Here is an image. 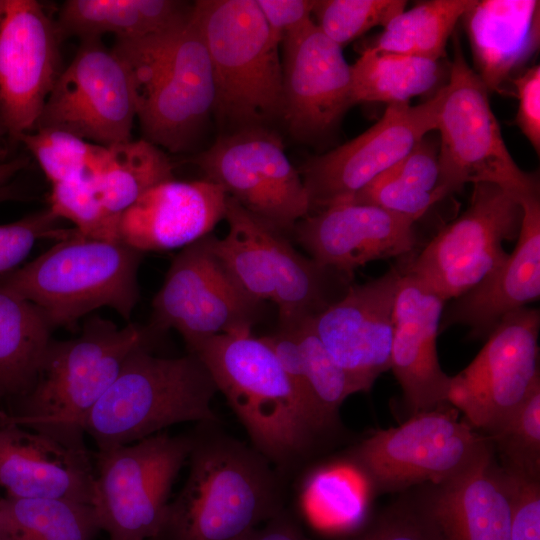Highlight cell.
<instances>
[{
	"instance_id": "2",
	"label": "cell",
	"mask_w": 540,
	"mask_h": 540,
	"mask_svg": "<svg viewBox=\"0 0 540 540\" xmlns=\"http://www.w3.org/2000/svg\"><path fill=\"white\" fill-rule=\"evenodd\" d=\"M150 334L136 324L119 327L98 316L86 319L77 337L50 341L19 408L14 413L0 411V417L69 448L87 451L83 425L88 413L115 381L130 353L148 344Z\"/></svg>"
},
{
	"instance_id": "19",
	"label": "cell",
	"mask_w": 540,
	"mask_h": 540,
	"mask_svg": "<svg viewBox=\"0 0 540 540\" xmlns=\"http://www.w3.org/2000/svg\"><path fill=\"white\" fill-rule=\"evenodd\" d=\"M283 115L299 140L325 135L354 105L351 65L311 19L281 42Z\"/></svg>"
},
{
	"instance_id": "39",
	"label": "cell",
	"mask_w": 540,
	"mask_h": 540,
	"mask_svg": "<svg viewBox=\"0 0 540 540\" xmlns=\"http://www.w3.org/2000/svg\"><path fill=\"white\" fill-rule=\"evenodd\" d=\"M404 0H316L315 24L341 48L405 10Z\"/></svg>"
},
{
	"instance_id": "4",
	"label": "cell",
	"mask_w": 540,
	"mask_h": 540,
	"mask_svg": "<svg viewBox=\"0 0 540 540\" xmlns=\"http://www.w3.org/2000/svg\"><path fill=\"white\" fill-rule=\"evenodd\" d=\"M189 353L205 365L270 463L287 466L308 451L322 429L262 337L251 331L216 335Z\"/></svg>"
},
{
	"instance_id": "17",
	"label": "cell",
	"mask_w": 540,
	"mask_h": 540,
	"mask_svg": "<svg viewBox=\"0 0 540 540\" xmlns=\"http://www.w3.org/2000/svg\"><path fill=\"white\" fill-rule=\"evenodd\" d=\"M440 89L417 106L388 104L382 117L349 142L310 158L301 178L311 210L348 202L405 157L427 133L435 131Z\"/></svg>"
},
{
	"instance_id": "42",
	"label": "cell",
	"mask_w": 540,
	"mask_h": 540,
	"mask_svg": "<svg viewBox=\"0 0 540 540\" xmlns=\"http://www.w3.org/2000/svg\"><path fill=\"white\" fill-rule=\"evenodd\" d=\"M505 472L511 484L512 512L509 540H540L539 479Z\"/></svg>"
},
{
	"instance_id": "33",
	"label": "cell",
	"mask_w": 540,
	"mask_h": 540,
	"mask_svg": "<svg viewBox=\"0 0 540 540\" xmlns=\"http://www.w3.org/2000/svg\"><path fill=\"white\" fill-rule=\"evenodd\" d=\"M476 0H430L395 16L367 47L440 61L456 23Z\"/></svg>"
},
{
	"instance_id": "9",
	"label": "cell",
	"mask_w": 540,
	"mask_h": 540,
	"mask_svg": "<svg viewBox=\"0 0 540 540\" xmlns=\"http://www.w3.org/2000/svg\"><path fill=\"white\" fill-rule=\"evenodd\" d=\"M453 42L435 129L440 134L438 189L446 197L467 183H492L517 200L539 193L536 176L520 169L507 149L488 89L466 61L458 39Z\"/></svg>"
},
{
	"instance_id": "53",
	"label": "cell",
	"mask_w": 540,
	"mask_h": 540,
	"mask_svg": "<svg viewBox=\"0 0 540 540\" xmlns=\"http://www.w3.org/2000/svg\"><path fill=\"white\" fill-rule=\"evenodd\" d=\"M1 499V498H0Z\"/></svg>"
},
{
	"instance_id": "43",
	"label": "cell",
	"mask_w": 540,
	"mask_h": 540,
	"mask_svg": "<svg viewBox=\"0 0 540 540\" xmlns=\"http://www.w3.org/2000/svg\"><path fill=\"white\" fill-rule=\"evenodd\" d=\"M262 339L275 354L281 367L320 428L322 430L327 428L313 401L306 376L303 354L293 330L279 327L278 332L263 336Z\"/></svg>"
},
{
	"instance_id": "24",
	"label": "cell",
	"mask_w": 540,
	"mask_h": 540,
	"mask_svg": "<svg viewBox=\"0 0 540 540\" xmlns=\"http://www.w3.org/2000/svg\"><path fill=\"white\" fill-rule=\"evenodd\" d=\"M434 486L414 511L432 540H509L511 484L493 453Z\"/></svg>"
},
{
	"instance_id": "44",
	"label": "cell",
	"mask_w": 540,
	"mask_h": 540,
	"mask_svg": "<svg viewBox=\"0 0 540 540\" xmlns=\"http://www.w3.org/2000/svg\"><path fill=\"white\" fill-rule=\"evenodd\" d=\"M516 90L518 110L515 124L537 154L540 150V67L535 65L510 80Z\"/></svg>"
},
{
	"instance_id": "51",
	"label": "cell",
	"mask_w": 540,
	"mask_h": 540,
	"mask_svg": "<svg viewBox=\"0 0 540 540\" xmlns=\"http://www.w3.org/2000/svg\"><path fill=\"white\" fill-rule=\"evenodd\" d=\"M3 2H4V0H0V10H1L2 6H3Z\"/></svg>"
},
{
	"instance_id": "20",
	"label": "cell",
	"mask_w": 540,
	"mask_h": 540,
	"mask_svg": "<svg viewBox=\"0 0 540 540\" xmlns=\"http://www.w3.org/2000/svg\"><path fill=\"white\" fill-rule=\"evenodd\" d=\"M402 273V267H392L377 279L351 284L339 300L311 318L327 352L358 392L368 391L391 367L394 304Z\"/></svg>"
},
{
	"instance_id": "48",
	"label": "cell",
	"mask_w": 540,
	"mask_h": 540,
	"mask_svg": "<svg viewBox=\"0 0 540 540\" xmlns=\"http://www.w3.org/2000/svg\"><path fill=\"white\" fill-rule=\"evenodd\" d=\"M28 164L27 158L18 157L0 162V202L12 198L13 189L9 186L10 179Z\"/></svg>"
},
{
	"instance_id": "37",
	"label": "cell",
	"mask_w": 540,
	"mask_h": 540,
	"mask_svg": "<svg viewBox=\"0 0 540 540\" xmlns=\"http://www.w3.org/2000/svg\"><path fill=\"white\" fill-rule=\"evenodd\" d=\"M499 452L505 471L528 478L540 475V384L499 425L485 434Z\"/></svg>"
},
{
	"instance_id": "34",
	"label": "cell",
	"mask_w": 540,
	"mask_h": 540,
	"mask_svg": "<svg viewBox=\"0 0 540 540\" xmlns=\"http://www.w3.org/2000/svg\"><path fill=\"white\" fill-rule=\"evenodd\" d=\"M366 503V487L360 474L344 467L314 473L305 488L307 515L321 529L345 530L357 526L364 517Z\"/></svg>"
},
{
	"instance_id": "23",
	"label": "cell",
	"mask_w": 540,
	"mask_h": 540,
	"mask_svg": "<svg viewBox=\"0 0 540 540\" xmlns=\"http://www.w3.org/2000/svg\"><path fill=\"white\" fill-rule=\"evenodd\" d=\"M227 197L208 179L162 182L122 213L120 241L142 253L183 249L209 235L225 218Z\"/></svg>"
},
{
	"instance_id": "52",
	"label": "cell",
	"mask_w": 540,
	"mask_h": 540,
	"mask_svg": "<svg viewBox=\"0 0 540 540\" xmlns=\"http://www.w3.org/2000/svg\"><path fill=\"white\" fill-rule=\"evenodd\" d=\"M0 129L4 130V128H3L2 124H1V122H0ZM4 131H5V130H4ZM5 133H6V132H5Z\"/></svg>"
},
{
	"instance_id": "15",
	"label": "cell",
	"mask_w": 540,
	"mask_h": 540,
	"mask_svg": "<svg viewBox=\"0 0 540 540\" xmlns=\"http://www.w3.org/2000/svg\"><path fill=\"white\" fill-rule=\"evenodd\" d=\"M135 118L125 63L101 39H84L61 70L34 129H59L112 146L131 140Z\"/></svg>"
},
{
	"instance_id": "40",
	"label": "cell",
	"mask_w": 540,
	"mask_h": 540,
	"mask_svg": "<svg viewBox=\"0 0 540 540\" xmlns=\"http://www.w3.org/2000/svg\"><path fill=\"white\" fill-rule=\"evenodd\" d=\"M387 170L358 192L350 202L369 204L416 222L428 209L442 200Z\"/></svg>"
},
{
	"instance_id": "49",
	"label": "cell",
	"mask_w": 540,
	"mask_h": 540,
	"mask_svg": "<svg viewBox=\"0 0 540 540\" xmlns=\"http://www.w3.org/2000/svg\"><path fill=\"white\" fill-rule=\"evenodd\" d=\"M5 135V131L0 129V162L6 161V157L8 154V147L4 139Z\"/></svg>"
},
{
	"instance_id": "26",
	"label": "cell",
	"mask_w": 540,
	"mask_h": 540,
	"mask_svg": "<svg viewBox=\"0 0 540 540\" xmlns=\"http://www.w3.org/2000/svg\"><path fill=\"white\" fill-rule=\"evenodd\" d=\"M523 216L514 250L480 283L455 298L440 323L471 327L472 336H488L510 312L540 296L539 193L521 197Z\"/></svg>"
},
{
	"instance_id": "8",
	"label": "cell",
	"mask_w": 540,
	"mask_h": 540,
	"mask_svg": "<svg viewBox=\"0 0 540 540\" xmlns=\"http://www.w3.org/2000/svg\"><path fill=\"white\" fill-rule=\"evenodd\" d=\"M224 219L228 232L210 235L212 251L250 297L277 306L280 327L315 317L350 287L352 276L300 254L285 234L229 196Z\"/></svg>"
},
{
	"instance_id": "25",
	"label": "cell",
	"mask_w": 540,
	"mask_h": 540,
	"mask_svg": "<svg viewBox=\"0 0 540 540\" xmlns=\"http://www.w3.org/2000/svg\"><path fill=\"white\" fill-rule=\"evenodd\" d=\"M93 456L0 417V488L13 498H62L91 505Z\"/></svg>"
},
{
	"instance_id": "16",
	"label": "cell",
	"mask_w": 540,
	"mask_h": 540,
	"mask_svg": "<svg viewBox=\"0 0 540 540\" xmlns=\"http://www.w3.org/2000/svg\"><path fill=\"white\" fill-rule=\"evenodd\" d=\"M539 310L505 315L474 360L450 376L448 403L484 435L514 412L540 384Z\"/></svg>"
},
{
	"instance_id": "45",
	"label": "cell",
	"mask_w": 540,
	"mask_h": 540,
	"mask_svg": "<svg viewBox=\"0 0 540 540\" xmlns=\"http://www.w3.org/2000/svg\"><path fill=\"white\" fill-rule=\"evenodd\" d=\"M272 36L281 44L288 33L312 19L313 0H256Z\"/></svg>"
},
{
	"instance_id": "41",
	"label": "cell",
	"mask_w": 540,
	"mask_h": 540,
	"mask_svg": "<svg viewBox=\"0 0 540 540\" xmlns=\"http://www.w3.org/2000/svg\"><path fill=\"white\" fill-rule=\"evenodd\" d=\"M58 218L49 208L0 225V278L19 268L40 239L57 241L73 230L58 227Z\"/></svg>"
},
{
	"instance_id": "6",
	"label": "cell",
	"mask_w": 540,
	"mask_h": 540,
	"mask_svg": "<svg viewBox=\"0 0 540 540\" xmlns=\"http://www.w3.org/2000/svg\"><path fill=\"white\" fill-rule=\"evenodd\" d=\"M217 387L194 354L153 355L148 344L133 350L117 378L88 413L83 431L97 451L132 444L185 422H216Z\"/></svg>"
},
{
	"instance_id": "47",
	"label": "cell",
	"mask_w": 540,
	"mask_h": 540,
	"mask_svg": "<svg viewBox=\"0 0 540 540\" xmlns=\"http://www.w3.org/2000/svg\"><path fill=\"white\" fill-rule=\"evenodd\" d=\"M250 538L251 540H307L294 521L281 510L265 521L262 528L254 529Z\"/></svg>"
},
{
	"instance_id": "35",
	"label": "cell",
	"mask_w": 540,
	"mask_h": 540,
	"mask_svg": "<svg viewBox=\"0 0 540 540\" xmlns=\"http://www.w3.org/2000/svg\"><path fill=\"white\" fill-rule=\"evenodd\" d=\"M17 141L35 158L51 185L90 175L106 148L52 128L34 129Z\"/></svg>"
},
{
	"instance_id": "14",
	"label": "cell",
	"mask_w": 540,
	"mask_h": 540,
	"mask_svg": "<svg viewBox=\"0 0 540 540\" xmlns=\"http://www.w3.org/2000/svg\"><path fill=\"white\" fill-rule=\"evenodd\" d=\"M261 308L216 257L209 234L172 260L152 302L151 332L175 329L190 349L216 335L251 331Z\"/></svg>"
},
{
	"instance_id": "29",
	"label": "cell",
	"mask_w": 540,
	"mask_h": 540,
	"mask_svg": "<svg viewBox=\"0 0 540 540\" xmlns=\"http://www.w3.org/2000/svg\"><path fill=\"white\" fill-rule=\"evenodd\" d=\"M52 330L32 303L0 284V398L29 391Z\"/></svg>"
},
{
	"instance_id": "11",
	"label": "cell",
	"mask_w": 540,
	"mask_h": 540,
	"mask_svg": "<svg viewBox=\"0 0 540 540\" xmlns=\"http://www.w3.org/2000/svg\"><path fill=\"white\" fill-rule=\"evenodd\" d=\"M447 405L413 414L363 440L353 453L361 474L378 489L445 483L494 452L489 438Z\"/></svg>"
},
{
	"instance_id": "22",
	"label": "cell",
	"mask_w": 540,
	"mask_h": 540,
	"mask_svg": "<svg viewBox=\"0 0 540 540\" xmlns=\"http://www.w3.org/2000/svg\"><path fill=\"white\" fill-rule=\"evenodd\" d=\"M444 303L403 269L394 304L390 369L413 414L449 404L450 376L442 370L436 348Z\"/></svg>"
},
{
	"instance_id": "21",
	"label": "cell",
	"mask_w": 540,
	"mask_h": 540,
	"mask_svg": "<svg viewBox=\"0 0 540 540\" xmlns=\"http://www.w3.org/2000/svg\"><path fill=\"white\" fill-rule=\"evenodd\" d=\"M414 223L377 206L342 202L302 218L292 234L318 264L352 276L371 261L412 252Z\"/></svg>"
},
{
	"instance_id": "28",
	"label": "cell",
	"mask_w": 540,
	"mask_h": 540,
	"mask_svg": "<svg viewBox=\"0 0 540 540\" xmlns=\"http://www.w3.org/2000/svg\"><path fill=\"white\" fill-rule=\"evenodd\" d=\"M193 4L176 0H68L59 11L60 38L134 39L176 26L187 20Z\"/></svg>"
},
{
	"instance_id": "50",
	"label": "cell",
	"mask_w": 540,
	"mask_h": 540,
	"mask_svg": "<svg viewBox=\"0 0 540 540\" xmlns=\"http://www.w3.org/2000/svg\"><path fill=\"white\" fill-rule=\"evenodd\" d=\"M250 534H251V533H249V534H248L246 537H244L242 540H251Z\"/></svg>"
},
{
	"instance_id": "5",
	"label": "cell",
	"mask_w": 540,
	"mask_h": 540,
	"mask_svg": "<svg viewBox=\"0 0 540 540\" xmlns=\"http://www.w3.org/2000/svg\"><path fill=\"white\" fill-rule=\"evenodd\" d=\"M192 16L212 65L218 121L234 132L282 119L280 43L256 0H199Z\"/></svg>"
},
{
	"instance_id": "18",
	"label": "cell",
	"mask_w": 540,
	"mask_h": 540,
	"mask_svg": "<svg viewBox=\"0 0 540 540\" xmlns=\"http://www.w3.org/2000/svg\"><path fill=\"white\" fill-rule=\"evenodd\" d=\"M56 23L35 0L0 10V122L17 141L32 131L61 72Z\"/></svg>"
},
{
	"instance_id": "30",
	"label": "cell",
	"mask_w": 540,
	"mask_h": 540,
	"mask_svg": "<svg viewBox=\"0 0 540 540\" xmlns=\"http://www.w3.org/2000/svg\"><path fill=\"white\" fill-rule=\"evenodd\" d=\"M89 176L103 205L117 218L149 189L174 178L169 158L145 139L106 146Z\"/></svg>"
},
{
	"instance_id": "10",
	"label": "cell",
	"mask_w": 540,
	"mask_h": 540,
	"mask_svg": "<svg viewBox=\"0 0 540 540\" xmlns=\"http://www.w3.org/2000/svg\"><path fill=\"white\" fill-rule=\"evenodd\" d=\"M190 435L159 432L132 444L92 454L91 506L108 540H154L173 484L187 462Z\"/></svg>"
},
{
	"instance_id": "7",
	"label": "cell",
	"mask_w": 540,
	"mask_h": 540,
	"mask_svg": "<svg viewBox=\"0 0 540 540\" xmlns=\"http://www.w3.org/2000/svg\"><path fill=\"white\" fill-rule=\"evenodd\" d=\"M143 253L121 241L73 232L32 261L0 278V284L32 303L52 329H73L102 307L129 320L139 299Z\"/></svg>"
},
{
	"instance_id": "13",
	"label": "cell",
	"mask_w": 540,
	"mask_h": 540,
	"mask_svg": "<svg viewBox=\"0 0 540 540\" xmlns=\"http://www.w3.org/2000/svg\"><path fill=\"white\" fill-rule=\"evenodd\" d=\"M206 179L250 213L285 234L311 212L300 172L281 138L269 128H247L220 136L195 160Z\"/></svg>"
},
{
	"instance_id": "31",
	"label": "cell",
	"mask_w": 540,
	"mask_h": 540,
	"mask_svg": "<svg viewBox=\"0 0 540 540\" xmlns=\"http://www.w3.org/2000/svg\"><path fill=\"white\" fill-rule=\"evenodd\" d=\"M442 73L440 61L366 47L351 65L353 102L409 103L434 89Z\"/></svg>"
},
{
	"instance_id": "3",
	"label": "cell",
	"mask_w": 540,
	"mask_h": 540,
	"mask_svg": "<svg viewBox=\"0 0 540 540\" xmlns=\"http://www.w3.org/2000/svg\"><path fill=\"white\" fill-rule=\"evenodd\" d=\"M112 49L128 69L145 140L172 152L186 149L215 104L210 57L192 13L161 32L116 39Z\"/></svg>"
},
{
	"instance_id": "32",
	"label": "cell",
	"mask_w": 540,
	"mask_h": 540,
	"mask_svg": "<svg viewBox=\"0 0 540 540\" xmlns=\"http://www.w3.org/2000/svg\"><path fill=\"white\" fill-rule=\"evenodd\" d=\"M100 530L90 504L62 498L0 499V540H92Z\"/></svg>"
},
{
	"instance_id": "27",
	"label": "cell",
	"mask_w": 540,
	"mask_h": 540,
	"mask_svg": "<svg viewBox=\"0 0 540 540\" xmlns=\"http://www.w3.org/2000/svg\"><path fill=\"white\" fill-rule=\"evenodd\" d=\"M474 71L488 91H502L506 81L538 50V0H476L461 17Z\"/></svg>"
},
{
	"instance_id": "46",
	"label": "cell",
	"mask_w": 540,
	"mask_h": 540,
	"mask_svg": "<svg viewBox=\"0 0 540 540\" xmlns=\"http://www.w3.org/2000/svg\"><path fill=\"white\" fill-rule=\"evenodd\" d=\"M367 540H432L414 511H396L382 520Z\"/></svg>"
},
{
	"instance_id": "1",
	"label": "cell",
	"mask_w": 540,
	"mask_h": 540,
	"mask_svg": "<svg viewBox=\"0 0 540 540\" xmlns=\"http://www.w3.org/2000/svg\"><path fill=\"white\" fill-rule=\"evenodd\" d=\"M214 423L190 435L186 480L154 540H242L281 510L270 461Z\"/></svg>"
},
{
	"instance_id": "38",
	"label": "cell",
	"mask_w": 540,
	"mask_h": 540,
	"mask_svg": "<svg viewBox=\"0 0 540 540\" xmlns=\"http://www.w3.org/2000/svg\"><path fill=\"white\" fill-rule=\"evenodd\" d=\"M48 208L86 238L120 241L119 218L107 211L89 175L52 184Z\"/></svg>"
},
{
	"instance_id": "36",
	"label": "cell",
	"mask_w": 540,
	"mask_h": 540,
	"mask_svg": "<svg viewBox=\"0 0 540 540\" xmlns=\"http://www.w3.org/2000/svg\"><path fill=\"white\" fill-rule=\"evenodd\" d=\"M300 345L306 376L317 411L328 427L345 399L358 392L348 374L333 360L316 334L311 318L291 327Z\"/></svg>"
},
{
	"instance_id": "12",
	"label": "cell",
	"mask_w": 540,
	"mask_h": 540,
	"mask_svg": "<svg viewBox=\"0 0 540 540\" xmlns=\"http://www.w3.org/2000/svg\"><path fill=\"white\" fill-rule=\"evenodd\" d=\"M473 185L468 208L403 267L445 302L463 295L494 271L508 255L503 243L520 232L523 210L519 201L496 184Z\"/></svg>"
}]
</instances>
